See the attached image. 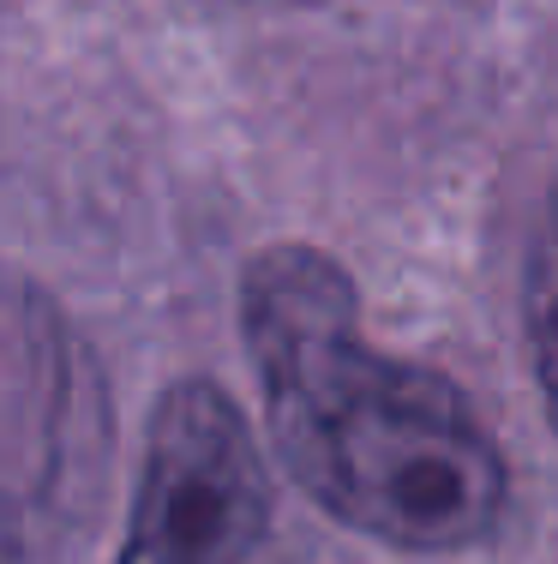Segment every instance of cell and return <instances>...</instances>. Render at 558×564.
Segmentation results:
<instances>
[{"label":"cell","mask_w":558,"mask_h":564,"mask_svg":"<svg viewBox=\"0 0 558 564\" xmlns=\"http://www.w3.org/2000/svg\"><path fill=\"white\" fill-rule=\"evenodd\" d=\"M271 534V468L217 379H175L151 409L114 564H247Z\"/></svg>","instance_id":"7a4b0ae2"},{"label":"cell","mask_w":558,"mask_h":564,"mask_svg":"<svg viewBox=\"0 0 558 564\" xmlns=\"http://www.w3.org/2000/svg\"><path fill=\"white\" fill-rule=\"evenodd\" d=\"M241 343L288 480L396 553L445 558L493 541L511 468L481 409L433 367L379 355L361 301L318 247H264L241 271Z\"/></svg>","instance_id":"6da1fadb"},{"label":"cell","mask_w":558,"mask_h":564,"mask_svg":"<svg viewBox=\"0 0 558 564\" xmlns=\"http://www.w3.org/2000/svg\"><path fill=\"white\" fill-rule=\"evenodd\" d=\"M523 325H528V367L540 384V409H547L558 433V174L540 205V228L528 240L523 264Z\"/></svg>","instance_id":"3957f363"}]
</instances>
